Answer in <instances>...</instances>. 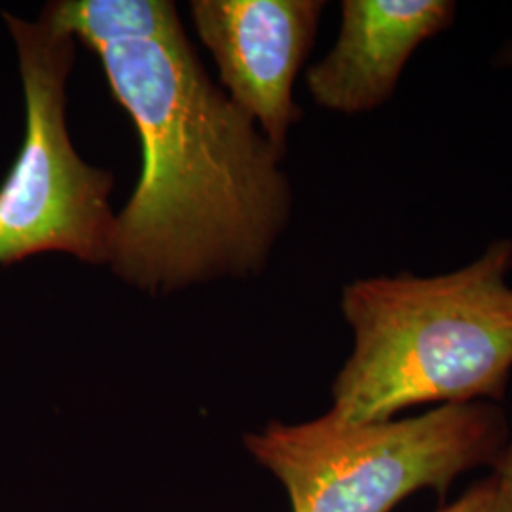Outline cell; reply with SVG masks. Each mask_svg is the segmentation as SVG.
Here are the masks:
<instances>
[{
	"label": "cell",
	"instance_id": "4",
	"mask_svg": "<svg viewBox=\"0 0 512 512\" xmlns=\"http://www.w3.org/2000/svg\"><path fill=\"white\" fill-rule=\"evenodd\" d=\"M2 19L16 46L25 135L0 184V266L46 253L109 266L114 175L80 158L67 126L76 40L40 18L2 12Z\"/></svg>",
	"mask_w": 512,
	"mask_h": 512
},
{
	"label": "cell",
	"instance_id": "2",
	"mask_svg": "<svg viewBox=\"0 0 512 512\" xmlns=\"http://www.w3.org/2000/svg\"><path fill=\"white\" fill-rule=\"evenodd\" d=\"M512 239H495L450 274L351 281L342 313L353 351L332 384L351 423L393 420L425 404L505 399L512 374Z\"/></svg>",
	"mask_w": 512,
	"mask_h": 512
},
{
	"label": "cell",
	"instance_id": "3",
	"mask_svg": "<svg viewBox=\"0 0 512 512\" xmlns=\"http://www.w3.org/2000/svg\"><path fill=\"white\" fill-rule=\"evenodd\" d=\"M507 439L499 404L478 401L403 420L351 423L327 412L272 421L245 446L285 486L293 512H393L418 492L444 497L459 476L492 467Z\"/></svg>",
	"mask_w": 512,
	"mask_h": 512
},
{
	"label": "cell",
	"instance_id": "1",
	"mask_svg": "<svg viewBox=\"0 0 512 512\" xmlns=\"http://www.w3.org/2000/svg\"><path fill=\"white\" fill-rule=\"evenodd\" d=\"M95 54L143 165L116 211L112 274L154 296L260 274L293 211L283 154L205 73L188 37Z\"/></svg>",
	"mask_w": 512,
	"mask_h": 512
},
{
	"label": "cell",
	"instance_id": "6",
	"mask_svg": "<svg viewBox=\"0 0 512 512\" xmlns=\"http://www.w3.org/2000/svg\"><path fill=\"white\" fill-rule=\"evenodd\" d=\"M450 0H346L336 44L306 71L311 99L330 112L366 114L387 103L406 63L450 29Z\"/></svg>",
	"mask_w": 512,
	"mask_h": 512
},
{
	"label": "cell",
	"instance_id": "9",
	"mask_svg": "<svg viewBox=\"0 0 512 512\" xmlns=\"http://www.w3.org/2000/svg\"><path fill=\"white\" fill-rule=\"evenodd\" d=\"M495 497L499 512H512V427L509 439L492 465Z\"/></svg>",
	"mask_w": 512,
	"mask_h": 512
},
{
	"label": "cell",
	"instance_id": "7",
	"mask_svg": "<svg viewBox=\"0 0 512 512\" xmlns=\"http://www.w3.org/2000/svg\"><path fill=\"white\" fill-rule=\"evenodd\" d=\"M40 19L61 35L97 50L133 42H173L186 37L171 0H54Z\"/></svg>",
	"mask_w": 512,
	"mask_h": 512
},
{
	"label": "cell",
	"instance_id": "10",
	"mask_svg": "<svg viewBox=\"0 0 512 512\" xmlns=\"http://www.w3.org/2000/svg\"><path fill=\"white\" fill-rule=\"evenodd\" d=\"M495 63L499 67H509V69H512V40L499 50V54L495 57Z\"/></svg>",
	"mask_w": 512,
	"mask_h": 512
},
{
	"label": "cell",
	"instance_id": "8",
	"mask_svg": "<svg viewBox=\"0 0 512 512\" xmlns=\"http://www.w3.org/2000/svg\"><path fill=\"white\" fill-rule=\"evenodd\" d=\"M437 512H499L492 476L471 486L454 503H450L448 507H442Z\"/></svg>",
	"mask_w": 512,
	"mask_h": 512
},
{
	"label": "cell",
	"instance_id": "5",
	"mask_svg": "<svg viewBox=\"0 0 512 512\" xmlns=\"http://www.w3.org/2000/svg\"><path fill=\"white\" fill-rule=\"evenodd\" d=\"M323 0H194L196 35L220 74V88L285 156L302 118L296 76L317 37Z\"/></svg>",
	"mask_w": 512,
	"mask_h": 512
}]
</instances>
